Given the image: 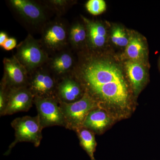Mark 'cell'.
Masks as SVG:
<instances>
[{
  "label": "cell",
  "instance_id": "1",
  "mask_svg": "<svg viewBox=\"0 0 160 160\" xmlns=\"http://www.w3.org/2000/svg\"><path fill=\"white\" fill-rule=\"evenodd\" d=\"M71 74L97 103L99 108L116 121L130 116L134 111L128 83L119 67L94 54L86 55Z\"/></svg>",
  "mask_w": 160,
  "mask_h": 160
},
{
  "label": "cell",
  "instance_id": "2",
  "mask_svg": "<svg viewBox=\"0 0 160 160\" xmlns=\"http://www.w3.org/2000/svg\"><path fill=\"white\" fill-rule=\"evenodd\" d=\"M11 125L15 130V139L4 155L10 154L12 149L18 143H32L36 147L40 146L42 139V130L43 129L38 115L16 118L12 121Z\"/></svg>",
  "mask_w": 160,
  "mask_h": 160
},
{
  "label": "cell",
  "instance_id": "3",
  "mask_svg": "<svg viewBox=\"0 0 160 160\" xmlns=\"http://www.w3.org/2000/svg\"><path fill=\"white\" fill-rule=\"evenodd\" d=\"M29 73L44 66L49 59L48 53L38 42L29 34L24 41L17 46L14 55Z\"/></svg>",
  "mask_w": 160,
  "mask_h": 160
},
{
  "label": "cell",
  "instance_id": "4",
  "mask_svg": "<svg viewBox=\"0 0 160 160\" xmlns=\"http://www.w3.org/2000/svg\"><path fill=\"white\" fill-rule=\"evenodd\" d=\"M59 103L66 122V129L75 132L82 127L89 112L99 108L97 103L86 92L81 99L75 102L66 103L59 101Z\"/></svg>",
  "mask_w": 160,
  "mask_h": 160
},
{
  "label": "cell",
  "instance_id": "5",
  "mask_svg": "<svg viewBox=\"0 0 160 160\" xmlns=\"http://www.w3.org/2000/svg\"><path fill=\"white\" fill-rule=\"evenodd\" d=\"M33 103L37 109L39 119L43 129L53 126L66 128V123L57 97L35 96Z\"/></svg>",
  "mask_w": 160,
  "mask_h": 160
},
{
  "label": "cell",
  "instance_id": "6",
  "mask_svg": "<svg viewBox=\"0 0 160 160\" xmlns=\"http://www.w3.org/2000/svg\"><path fill=\"white\" fill-rule=\"evenodd\" d=\"M58 82L49 69L42 66L29 73L28 87L34 97H56Z\"/></svg>",
  "mask_w": 160,
  "mask_h": 160
},
{
  "label": "cell",
  "instance_id": "7",
  "mask_svg": "<svg viewBox=\"0 0 160 160\" xmlns=\"http://www.w3.org/2000/svg\"><path fill=\"white\" fill-rule=\"evenodd\" d=\"M69 30L61 21H53L46 25L40 42L46 52L52 53L64 49L69 42Z\"/></svg>",
  "mask_w": 160,
  "mask_h": 160
},
{
  "label": "cell",
  "instance_id": "8",
  "mask_svg": "<svg viewBox=\"0 0 160 160\" xmlns=\"http://www.w3.org/2000/svg\"><path fill=\"white\" fill-rule=\"evenodd\" d=\"M4 74L2 81L9 88L28 87L29 73L14 55L3 60Z\"/></svg>",
  "mask_w": 160,
  "mask_h": 160
},
{
  "label": "cell",
  "instance_id": "9",
  "mask_svg": "<svg viewBox=\"0 0 160 160\" xmlns=\"http://www.w3.org/2000/svg\"><path fill=\"white\" fill-rule=\"evenodd\" d=\"M34 98L28 87L9 88L7 104L2 116L29 111Z\"/></svg>",
  "mask_w": 160,
  "mask_h": 160
},
{
  "label": "cell",
  "instance_id": "10",
  "mask_svg": "<svg viewBox=\"0 0 160 160\" xmlns=\"http://www.w3.org/2000/svg\"><path fill=\"white\" fill-rule=\"evenodd\" d=\"M85 92L81 83L71 74L58 80L56 97L62 102H75L81 99Z\"/></svg>",
  "mask_w": 160,
  "mask_h": 160
},
{
  "label": "cell",
  "instance_id": "11",
  "mask_svg": "<svg viewBox=\"0 0 160 160\" xmlns=\"http://www.w3.org/2000/svg\"><path fill=\"white\" fill-rule=\"evenodd\" d=\"M12 7L24 19L33 25L46 21V14L43 6L29 0H10Z\"/></svg>",
  "mask_w": 160,
  "mask_h": 160
},
{
  "label": "cell",
  "instance_id": "12",
  "mask_svg": "<svg viewBox=\"0 0 160 160\" xmlns=\"http://www.w3.org/2000/svg\"><path fill=\"white\" fill-rule=\"evenodd\" d=\"M125 68L133 94L138 97L148 82L146 66L139 62L127 60L125 63Z\"/></svg>",
  "mask_w": 160,
  "mask_h": 160
},
{
  "label": "cell",
  "instance_id": "13",
  "mask_svg": "<svg viewBox=\"0 0 160 160\" xmlns=\"http://www.w3.org/2000/svg\"><path fill=\"white\" fill-rule=\"evenodd\" d=\"M47 63L48 69L58 80L71 74L75 66L72 53L64 49L49 58Z\"/></svg>",
  "mask_w": 160,
  "mask_h": 160
},
{
  "label": "cell",
  "instance_id": "14",
  "mask_svg": "<svg viewBox=\"0 0 160 160\" xmlns=\"http://www.w3.org/2000/svg\"><path fill=\"white\" fill-rule=\"evenodd\" d=\"M115 121L107 112L97 108L92 110L88 114L83 123L82 127L91 130L95 134H102Z\"/></svg>",
  "mask_w": 160,
  "mask_h": 160
},
{
  "label": "cell",
  "instance_id": "15",
  "mask_svg": "<svg viewBox=\"0 0 160 160\" xmlns=\"http://www.w3.org/2000/svg\"><path fill=\"white\" fill-rule=\"evenodd\" d=\"M87 31V40L90 49L93 50L102 49L107 41V30L101 22L91 20L82 16Z\"/></svg>",
  "mask_w": 160,
  "mask_h": 160
},
{
  "label": "cell",
  "instance_id": "16",
  "mask_svg": "<svg viewBox=\"0 0 160 160\" xmlns=\"http://www.w3.org/2000/svg\"><path fill=\"white\" fill-rule=\"evenodd\" d=\"M129 37V43L124 53L125 57L127 60L139 62L146 65L148 51L145 40L138 33H132Z\"/></svg>",
  "mask_w": 160,
  "mask_h": 160
},
{
  "label": "cell",
  "instance_id": "17",
  "mask_svg": "<svg viewBox=\"0 0 160 160\" xmlns=\"http://www.w3.org/2000/svg\"><path fill=\"white\" fill-rule=\"evenodd\" d=\"M79 140L80 145L89 155L91 160H96L94 153L96 151L97 142L93 132L82 127L76 131Z\"/></svg>",
  "mask_w": 160,
  "mask_h": 160
},
{
  "label": "cell",
  "instance_id": "18",
  "mask_svg": "<svg viewBox=\"0 0 160 160\" xmlns=\"http://www.w3.org/2000/svg\"><path fill=\"white\" fill-rule=\"evenodd\" d=\"M87 40V31L85 25L76 22L69 30V42L75 49H79Z\"/></svg>",
  "mask_w": 160,
  "mask_h": 160
},
{
  "label": "cell",
  "instance_id": "19",
  "mask_svg": "<svg viewBox=\"0 0 160 160\" xmlns=\"http://www.w3.org/2000/svg\"><path fill=\"white\" fill-rule=\"evenodd\" d=\"M111 38L112 43L119 47H126L129 43V37L120 26H115L112 28Z\"/></svg>",
  "mask_w": 160,
  "mask_h": 160
},
{
  "label": "cell",
  "instance_id": "20",
  "mask_svg": "<svg viewBox=\"0 0 160 160\" xmlns=\"http://www.w3.org/2000/svg\"><path fill=\"white\" fill-rule=\"evenodd\" d=\"M87 11L93 15H98L106 11V4L103 0H89L86 3Z\"/></svg>",
  "mask_w": 160,
  "mask_h": 160
},
{
  "label": "cell",
  "instance_id": "21",
  "mask_svg": "<svg viewBox=\"0 0 160 160\" xmlns=\"http://www.w3.org/2000/svg\"><path fill=\"white\" fill-rule=\"evenodd\" d=\"M72 1L67 0H49L45 1L46 6L59 14H62L69 9Z\"/></svg>",
  "mask_w": 160,
  "mask_h": 160
},
{
  "label": "cell",
  "instance_id": "22",
  "mask_svg": "<svg viewBox=\"0 0 160 160\" xmlns=\"http://www.w3.org/2000/svg\"><path fill=\"white\" fill-rule=\"evenodd\" d=\"M9 88L3 81H1L0 87V116H2L7 104Z\"/></svg>",
  "mask_w": 160,
  "mask_h": 160
},
{
  "label": "cell",
  "instance_id": "23",
  "mask_svg": "<svg viewBox=\"0 0 160 160\" xmlns=\"http://www.w3.org/2000/svg\"><path fill=\"white\" fill-rule=\"evenodd\" d=\"M17 45L16 39L14 38H9L1 47L5 50L9 51L17 47Z\"/></svg>",
  "mask_w": 160,
  "mask_h": 160
},
{
  "label": "cell",
  "instance_id": "24",
  "mask_svg": "<svg viewBox=\"0 0 160 160\" xmlns=\"http://www.w3.org/2000/svg\"><path fill=\"white\" fill-rule=\"evenodd\" d=\"M8 38H9L6 32H0V46H2Z\"/></svg>",
  "mask_w": 160,
  "mask_h": 160
},
{
  "label": "cell",
  "instance_id": "25",
  "mask_svg": "<svg viewBox=\"0 0 160 160\" xmlns=\"http://www.w3.org/2000/svg\"><path fill=\"white\" fill-rule=\"evenodd\" d=\"M159 70L160 71V57L159 58Z\"/></svg>",
  "mask_w": 160,
  "mask_h": 160
}]
</instances>
